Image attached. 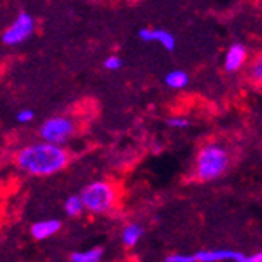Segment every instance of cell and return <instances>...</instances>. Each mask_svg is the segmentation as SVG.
<instances>
[{
    "mask_svg": "<svg viewBox=\"0 0 262 262\" xmlns=\"http://www.w3.org/2000/svg\"><path fill=\"white\" fill-rule=\"evenodd\" d=\"M246 63H248V49L242 42L232 43L224 56V70L229 74H233L242 71Z\"/></svg>",
    "mask_w": 262,
    "mask_h": 262,
    "instance_id": "cell-7",
    "label": "cell"
},
{
    "mask_svg": "<svg viewBox=\"0 0 262 262\" xmlns=\"http://www.w3.org/2000/svg\"><path fill=\"white\" fill-rule=\"evenodd\" d=\"M63 227V222L56 217H49V219H40L32 222L29 227V233L36 242H45L50 240L55 235H58Z\"/></svg>",
    "mask_w": 262,
    "mask_h": 262,
    "instance_id": "cell-8",
    "label": "cell"
},
{
    "mask_svg": "<svg viewBox=\"0 0 262 262\" xmlns=\"http://www.w3.org/2000/svg\"><path fill=\"white\" fill-rule=\"evenodd\" d=\"M15 119L18 124H29L36 119V113H34V110H31V108H23L16 113Z\"/></svg>",
    "mask_w": 262,
    "mask_h": 262,
    "instance_id": "cell-17",
    "label": "cell"
},
{
    "mask_svg": "<svg viewBox=\"0 0 262 262\" xmlns=\"http://www.w3.org/2000/svg\"><path fill=\"white\" fill-rule=\"evenodd\" d=\"M164 262H196L195 254H185V253H172L167 254Z\"/></svg>",
    "mask_w": 262,
    "mask_h": 262,
    "instance_id": "cell-18",
    "label": "cell"
},
{
    "mask_svg": "<svg viewBox=\"0 0 262 262\" xmlns=\"http://www.w3.org/2000/svg\"><path fill=\"white\" fill-rule=\"evenodd\" d=\"M143 235H145V229L140 222H135V221L127 222L121 229V243L124 248H127V249L135 248L142 242Z\"/></svg>",
    "mask_w": 262,
    "mask_h": 262,
    "instance_id": "cell-10",
    "label": "cell"
},
{
    "mask_svg": "<svg viewBox=\"0 0 262 262\" xmlns=\"http://www.w3.org/2000/svg\"><path fill=\"white\" fill-rule=\"evenodd\" d=\"M15 163L26 176L52 177L70 166L71 153L64 146L39 140L23 146L15 156Z\"/></svg>",
    "mask_w": 262,
    "mask_h": 262,
    "instance_id": "cell-1",
    "label": "cell"
},
{
    "mask_svg": "<svg viewBox=\"0 0 262 262\" xmlns=\"http://www.w3.org/2000/svg\"><path fill=\"white\" fill-rule=\"evenodd\" d=\"M230 164V151L219 142H208L196 151L193 161V177L203 184L214 182L229 172Z\"/></svg>",
    "mask_w": 262,
    "mask_h": 262,
    "instance_id": "cell-2",
    "label": "cell"
},
{
    "mask_svg": "<svg viewBox=\"0 0 262 262\" xmlns=\"http://www.w3.org/2000/svg\"><path fill=\"white\" fill-rule=\"evenodd\" d=\"M190 82V76L184 70H172L164 76V84L172 90L185 89Z\"/></svg>",
    "mask_w": 262,
    "mask_h": 262,
    "instance_id": "cell-14",
    "label": "cell"
},
{
    "mask_svg": "<svg viewBox=\"0 0 262 262\" xmlns=\"http://www.w3.org/2000/svg\"><path fill=\"white\" fill-rule=\"evenodd\" d=\"M81 198L85 212L94 215H108L116 209L119 201L118 187L110 180H92L81 190Z\"/></svg>",
    "mask_w": 262,
    "mask_h": 262,
    "instance_id": "cell-3",
    "label": "cell"
},
{
    "mask_svg": "<svg viewBox=\"0 0 262 262\" xmlns=\"http://www.w3.org/2000/svg\"><path fill=\"white\" fill-rule=\"evenodd\" d=\"M139 37L143 42H155L159 43L163 49L167 52H174L176 50V37L174 34H170L166 29H156V28H142L139 31Z\"/></svg>",
    "mask_w": 262,
    "mask_h": 262,
    "instance_id": "cell-9",
    "label": "cell"
},
{
    "mask_svg": "<svg viewBox=\"0 0 262 262\" xmlns=\"http://www.w3.org/2000/svg\"><path fill=\"white\" fill-rule=\"evenodd\" d=\"M105 256L103 246H92L87 249H77L68 257L70 262H101Z\"/></svg>",
    "mask_w": 262,
    "mask_h": 262,
    "instance_id": "cell-11",
    "label": "cell"
},
{
    "mask_svg": "<svg viewBox=\"0 0 262 262\" xmlns=\"http://www.w3.org/2000/svg\"><path fill=\"white\" fill-rule=\"evenodd\" d=\"M63 211L68 217L71 219H77L81 217V215L85 212V208H84V203H82V198L79 193H73V195H68L63 201Z\"/></svg>",
    "mask_w": 262,
    "mask_h": 262,
    "instance_id": "cell-12",
    "label": "cell"
},
{
    "mask_svg": "<svg viewBox=\"0 0 262 262\" xmlns=\"http://www.w3.org/2000/svg\"><path fill=\"white\" fill-rule=\"evenodd\" d=\"M36 31V19L29 11H19L18 16L10 23L2 34V43L7 47H16L32 37Z\"/></svg>",
    "mask_w": 262,
    "mask_h": 262,
    "instance_id": "cell-5",
    "label": "cell"
},
{
    "mask_svg": "<svg viewBox=\"0 0 262 262\" xmlns=\"http://www.w3.org/2000/svg\"><path fill=\"white\" fill-rule=\"evenodd\" d=\"M74 134H76L74 119L64 115H56V116L47 118L37 129L39 140L52 143V145H58V146H64L73 139Z\"/></svg>",
    "mask_w": 262,
    "mask_h": 262,
    "instance_id": "cell-4",
    "label": "cell"
},
{
    "mask_svg": "<svg viewBox=\"0 0 262 262\" xmlns=\"http://www.w3.org/2000/svg\"><path fill=\"white\" fill-rule=\"evenodd\" d=\"M245 253L229 248H209L195 253L196 262H243Z\"/></svg>",
    "mask_w": 262,
    "mask_h": 262,
    "instance_id": "cell-6",
    "label": "cell"
},
{
    "mask_svg": "<svg viewBox=\"0 0 262 262\" xmlns=\"http://www.w3.org/2000/svg\"><path fill=\"white\" fill-rule=\"evenodd\" d=\"M122 64H124V61H122L121 56H118V55H110V56H106L105 61H103V68H105V70H108V71H119L121 68H122Z\"/></svg>",
    "mask_w": 262,
    "mask_h": 262,
    "instance_id": "cell-16",
    "label": "cell"
},
{
    "mask_svg": "<svg viewBox=\"0 0 262 262\" xmlns=\"http://www.w3.org/2000/svg\"><path fill=\"white\" fill-rule=\"evenodd\" d=\"M167 126L176 130H184L190 126V119L185 116H170L167 119Z\"/></svg>",
    "mask_w": 262,
    "mask_h": 262,
    "instance_id": "cell-15",
    "label": "cell"
},
{
    "mask_svg": "<svg viewBox=\"0 0 262 262\" xmlns=\"http://www.w3.org/2000/svg\"><path fill=\"white\" fill-rule=\"evenodd\" d=\"M243 262H262V251H256L251 254H246Z\"/></svg>",
    "mask_w": 262,
    "mask_h": 262,
    "instance_id": "cell-19",
    "label": "cell"
},
{
    "mask_svg": "<svg viewBox=\"0 0 262 262\" xmlns=\"http://www.w3.org/2000/svg\"><path fill=\"white\" fill-rule=\"evenodd\" d=\"M246 79L253 85L262 87V52H259L246 66Z\"/></svg>",
    "mask_w": 262,
    "mask_h": 262,
    "instance_id": "cell-13",
    "label": "cell"
}]
</instances>
